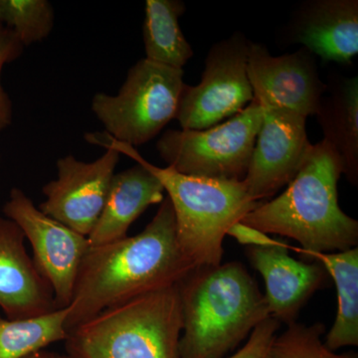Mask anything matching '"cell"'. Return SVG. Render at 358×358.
<instances>
[{
	"label": "cell",
	"instance_id": "cell-1",
	"mask_svg": "<svg viewBox=\"0 0 358 358\" xmlns=\"http://www.w3.org/2000/svg\"><path fill=\"white\" fill-rule=\"evenodd\" d=\"M194 268L179 247L173 205L166 196L138 234L90 246L78 273L66 329L69 333L107 308L178 285Z\"/></svg>",
	"mask_w": 358,
	"mask_h": 358
},
{
	"label": "cell",
	"instance_id": "cell-23",
	"mask_svg": "<svg viewBox=\"0 0 358 358\" xmlns=\"http://www.w3.org/2000/svg\"><path fill=\"white\" fill-rule=\"evenodd\" d=\"M23 50L24 46L17 36L0 23V131L10 126L13 117V103L1 84L2 69L4 65L20 58Z\"/></svg>",
	"mask_w": 358,
	"mask_h": 358
},
{
	"label": "cell",
	"instance_id": "cell-21",
	"mask_svg": "<svg viewBox=\"0 0 358 358\" xmlns=\"http://www.w3.org/2000/svg\"><path fill=\"white\" fill-rule=\"evenodd\" d=\"M54 22L53 6L47 0H0V23L24 47L46 39Z\"/></svg>",
	"mask_w": 358,
	"mask_h": 358
},
{
	"label": "cell",
	"instance_id": "cell-22",
	"mask_svg": "<svg viewBox=\"0 0 358 358\" xmlns=\"http://www.w3.org/2000/svg\"><path fill=\"white\" fill-rule=\"evenodd\" d=\"M324 331L326 326L320 322H292L285 331L275 336L267 358H358L357 353L338 355L329 350L322 341Z\"/></svg>",
	"mask_w": 358,
	"mask_h": 358
},
{
	"label": "cell",
	"instance_id": "cell-11",
	"mask_svg": "<svg viewBox=\"0 0 358 358\" xmlns=\"http://www.w3.org/2000/svg\"><path fill=\"white\" fill-rule=\"evenodd\" d=\"M260 106L263 122L243 179L247 192L257 202L270 199L293 180L313 145L307 117L277 106Z\"/></svg>",
	"mask_w": 358,
	"mask_h": 358
},
{
	"label": "cell",
	"instance_id": "cell-13",
	"mask_svg": "<svg viewBox=\"0 0 358 358\" xmlns=\"http://www.w3.org/2000/svg\"><path fill=\"white\" fill-rule=\"evenodd\" d=\"M291 246L247 249L250 264L265 282L264 296L270 317L287 326L296 322L301 308L327 284L329 277L326 268L317 261L308 263L289 256Z\"/></svg>",
	"mask_w": 358,
	"mask_h": 358
},
{
	"label": "cell",
	"instance_id": "cell-15",
	"mask_svg": "<svg viewBox=\"0 0 358 358\" xmlns=\"http://www.w3.org/2000/svg\"><path fill=\"white\" fill-rule=\"evenodd\" d=\"M288 39L326 62L350 64L358 54L357 0L306 1L292 16Z\"/></svg>",
	"mask_w": 358,
	"mask_h": 358
},
{
	"label": "cell",
	"instance_id": "cell-26",
	"mask_svg": "<svg viewBox=\"0 0 358 358\" xmlns=\"http://www.w3.org/2000/svg\"><path fill=\"white\" fill-rule=\"evenodd\" d=\"M25 358H78L74 355H70V353H61L56 352H50V350H40L32 355H28Z\"/></svg>",
	"mask_w": 358,
	"mask_h": 358
},
{
	"label": "cell",
	"instance_id": "cell-16",
	"mask_svg": "<svg viewBox=\"0 0 358 358\" xmlns=\"http://www.w3.org/2000/svg\"><path fill=\"white\" fill-rule=\"evenodd\" d=\"M166 190L159 179L141 162L115 173L105 206L88 236L90 246H99L128 236L131 224L148 207L160 204Z\"/></svg>",
	"mask_w": 358,
	"mask_h": 358
},
{
	"label": "cell",
	"instance_id": "cell-14",
	"mask_svg": "<svg viewBox=\"0 0 358 358\" xmlns=\"http://www.w3.org/2000/svg\"><path fill=\"white\" fill-rule=\"evenodd\" d=\"M24 243L17 224L0 217V308L8 320L31 319L58 310L53 289Z\"/></svg>",
	"mask_w": 358,
	"mask_h": 358
},
{
	"label": "cell",
	"instance_id": "cell-9",
	"mask_svg": "<svg viewBox=\"0 0 358 358\" xmlns=\"http://www.w3.org/2000/svg\"><path fill=\"white\" fill-rule=\"evenodd\" d=\"M3 214L17 224L31 245L33 261L53 289L58 310L69 307L90 248L88 237L47 216L20 188L11 189Z\"/></svg>",
	"mask_w": 358,
	"mask_h": 358
},
{
	"label": "cell",
	"instance_id": "cell-19",
	"mask_svg": "<svg viewBox=\"0 0 358 358\" xmlns=\"http://www.w3.org/2000/svg\"><path fill=\"white\" fill-rule=\"evenodd\" d=\"M185 9V2L180 0L145 1L143 29L145 59L167 67L183 69L192 58L194 52L179 24Z\"/></svg>",
	"mask_w": 358,
	"mask_h": 358
},
{
	"label": "cell",
	"instance_id": "cell-4",
	"mask_svg": "<svg viewBox=\"0 0 358 358\" xmlns=\"http://www.w3.org/2000/svg\"><path fill=\"white\" fill-rule=\"evenodd\" d=\"M86 140L128 155L159 179L173 205L179 247L194 268L220 265L228 230L260 203L251 199L243 180L195 178L179 173L171 166H155L136 148L114 140L107 133L88 134Z\"/></svg>",
	"mask_w": 358,
	"mask_h": 358
},
{
	"label": "cell",
	"instance_id": "cell-24",
	"mask_svg": "<svg viewBox=\"0 0 358 358\" xmlns=\"http://www.w3.org/2000/svg\"><path fill=\"white\" fill-rule=\"evenodd\" d=\"M280 327L281 324L272 317L264 320L250 334L243 348L227 358H267L270 346Z\"/></svg>",
	"mask_w": 358,
	"mask_h": 358
},
{
	"label": "cell",
	"instance_id": "cell-3",
	"mask_svg": "<svg viewBox=\"0 0 358 358\" xmlns=\"http://www.w3.org/2000/svg\"><path fill=\"white\" fill-rule=\"evenodd\" d=\"M178 291L181 358H224L270 317L264 294L240 262L194 268Z\"/></svg>",
	"mask_w": 358,
	"mask_h": 358
},
{
	"label": "cell",
	"instance_id": "cell-2",
	"mask_svg": "<svg viewBox=\"0 0 358 358\" xmlns=\"http://www.w3.org/2000/svg\"><path fill=\"white\" fill-rule=\"evenodd\" d=\"M343 174L338 152L326 140L312 145L300 171L284 192L260 202L240 222L262 231L291 238L301 247L289 250L331 253L355 248L358 221L338 203V185Z\"/></svg>",
	"mask_w": 358,
	"mask_h": 358
},
{
	"label": "cell",
	"instance_id": "cell-17",
	"mask_svg": "<svg viewBox=\"0 0 358 358\" xmlns=\"http://www.w3.org/2000/svg\"><path fill=\"white\" fill-rule=\"evenodd\" d=\"M317 113L324 140L334 148L343 174L353 185L358 182V77H331Z\"/></svg>",
	"mask_w": 358,
	"mask_h": 358
},
{
	"label": "cell",
	"instance_id": "cell-10",
	"mask_svg": "<svg viewBox=\"0 0 358 358\" xmlns=\"http://www.w3.org/2000/svg\"><path fill=\"white\" fill-rule=\"evenodd\" d=\"M106 150L91 162L71 155L61 157L56 162L57 178L42 188L45 200L38 205L40 210L86 237L102 214L121 157L117 150Z\"/></svg>",
	"mask_w": 358,
	"mask_h": 358
},
{
	"label": "cell",
	"instance_id": "cell-8",
	"mask_svg": "<svg viewBox=\"0 0 358 358\" xmlns=\"http://www.w3.org/2000/svg\"><path fill=\"white\" fill-rule=\"evenodd\" d=\"M250 41L241 32L212 45L205 59L201 81L185 85L179 99L181 129H205L234 117L253 102L248 76Z\"/></svg>",
	"mask_w": 358,
	"mask_h": 358
},
{
	"label": "cell",
	"instance_id": "cell-25",
	"mask_svg": "<svg viewBox=\"0 0 358 358\" xmlns=\"http://www.w3.org/2000/svg\"><path fill=\"white\" fill-rule=\"evenodd\" d=\"M228 236L234 238L238 243L249 247L287 246L286 241L273 239L262 231L242 222L233 224L227 232Z\"/></svg>",
	"mask_w": 358,
	"mask_h": 358
},
{
	"label": "cell",
	"instance_id": "cell-12",
	"mask_svg": "<svg viewBox=\"0 0 358 358\" xmlns=\"http://www.w3.org/2000/svg\"><path fill=\"white\" fill-rule=\"evenodd\" d=\"M248 76L257 102L305 117L317 115L327 90L315 55L303 47L294 53L273 56L263 44L250 42Z\"/></svg>",
	"mask_w": 358,
	"mask_h": 358
},
{
	"label": "cell",
	"instance_id": "cell-5",
	"mask_svg": "<svg viewBox=\"0 0 358 358\" xmlns=\"http://www.w3.org/2000/svg\"><path fill=\"white\" fill-rule=\"evenodd\" d=\"M178 284L107 308L71 329L66 352L78 358H181Z\"/></svg>",
	"mask_w": 358,
	"mask_h": 358
},
{
	"label": "cell",
	"instance_id": "cell-18",
	"mask_svg": "<svg viewBox=\"0 0 358 358\" xmlns=\"http://www.w3.org/2000/svg\"><path fill=\"white\" fill-rule=\"evenodd\" d=\"M301 255L322 264L336 285L338 312L324 345L333 352L345 346H357L358 247L331 253L308 252Z\"/></svg>",
	"mask_w": 358,
	"mask_h": 358
},
{
	"label": "cell",
	"instance_id": "cell-6",
	"mask_svg": "<svg viewBox=\"0 0 358 358\" xmlns=\"http://www.w3.org/2000/svg\"><path fill=\"white\" fill-rule=\"evenodd\" d=\"M183 74V69L141 59L117 94L94 96L92 110L114 140L133 148L145 145L176 120Z\"/></svg>",
	"mask_w": 358,
	"mask_h": 358
},
{
	"label": "cell",
	"instance_id": "cell-20",
	"mask_svg": "<svg viewBox=\"0 0 358 358\" xmlns=\"http://www.w3.org/2000/svg\"><path fill=\"white\" fill-rule=\"evenodd\" d=\"M69 308L26 320L0 315V358H25L49 345L64 341Z\"/></svg>",
	"mask_w": 358,
	"mask_h": 358
},
{
	"label": "cell",
	"instance_id": "cell-7",
	"mask_svg": "<svg viewBox=\"0 0 358 358\" xmlns=\"http://www.w3.org/2000/svg\"><path fill=\"white\" fill-rule=\"evenodd\" d=\"M263 109L253 100L223 124L200 129H169L157 143L167 166L185 176L242 181L248 171Z\"/></svg>",
	"mask_w": 358,
	"mask_h": 358
}]
</instances>
